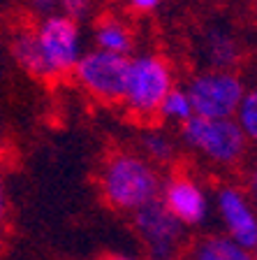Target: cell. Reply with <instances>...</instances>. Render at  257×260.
<instances>
[{
	"label": "cell",
	"instance_id": "cell-1",
	"mask_svg": "<svg viewBox=\"0 0 257 260\" xmlns=\"http://www.w3.org/2000/svg\"><path fill=\"white\" fill-rule=\"evenodd\" d=\"M97 188L109 209L132 216L137 209L160 198L162 179L156 165L141 153L114 151L102 162Z\"/></svg>",
	"mask_w": 257,
	"mask_h": 260
},
{
	"label": "cell",
	"instance_id": "cell-2",
	"mask_svg": "<svg viewBox=\"0 0 257 260\" xmlns=\"http://www.w3.org/2000/svg\"><path fill=\"white\" fill-rule=\"evenodd\" d=\"M181 140L188 149L218 168H236L248 153V137L236 119H204L190 116L181 123Z\"/></svg>",
	"mask_w": 257,
	"mask_h": 260
},
{
	"label": "cell",
	"instance_id": "cell-3",
	"mask_svg": "<svg viewBox=\"0 0 257 260\" xmlns=\"http://www.w3.org/2000/svg\"><path fill=\"white\" fill-rule=\"evenodd\" d=\"M171 88H174V77L169 63L162 56L141 54L128 65L123 105L132 116L151 121L153 116H158L162 100Z\"/></svg>",
	"mask_w": 257,
	"mask_h": 260
},
{
	"label": "cell",
	"instance_id": "cell-4",
	"mask_svg": "<svg viewBox=\"0 0 257 260\" xmlns=\"http://www.w3.org/2000/svg\"><path fill=\"white\" fill-rule=\"evenodd\" d=\"M132 228L149 260H178L186 253L188 228L171 216L160 198L134 211Z\"/></svg>",
	"mask_w": 257,
	"mask_h": 260
},
{
	"label": "cell",
	"instance_id": "cell-5",
	"mask_svg": "<svg viewBox=\"0 0 257 260\" xmlns=\"http://www.w3.org/2000/svg\"><path fill=\"white\" fill-rule=\"evenodd\" d=\"M193 116L204 119H234L246 88L232 70H209L197 75L186 88Z\"/></svg>",
	"mask_w": 257,
	"mask_h": 260
},
{
	"label": "cell",
	"instance_id": "cell-6",
	"mask_svg": "<svg viewBox=\"0 0 257 260\" xmlns=\"http://www.w3.org/2000/svg\"><path fill=\"white\" fill-rule=\"evenodd\" d=\"M128 65V56H118L95 49V51H88L77 60L72 75L81 84L84 91H88L93 98L102 100V103H123Z\"/></svg>",
	"mask_w": 257,
	"mask_h": 260
},
{
	"label": "cell",
	"instance_id": "cell-7",
	"mask_svg": "<svg viewBox=\"0 0 257 260\" xmlns=\"http://www.w3.org/2000/svg\"><path fill=\"white\" fill-rule=\"evenodd\" d=\"M40 54H42L47 77H63L75 70L79 54V28L77 21L65 14H51L35 28Z\"/></svg>",
	"mask_w": 257,
	"mask_h": 260
},
{
	"label": "cell",
	"instance_id": "cell-8",
	"mask_svg": "<svg viewBox=\"0 0 257 260\" xmlns=\"http://www.w3.org/2000/svg\"><path fill=\"white\" fill-rule=\"evenodd\" d=\"M215 211L223 223V235L248 251L257 249V209L243 188L223 184L215 190Z\"/></svg>",
	"mask_w": 257,
	"mask_h": 260
},
{
	"label": "cell",
	"instance_id": "cell-9",
	"mask_svg": "<svg viewBox=\"0 0 257 260\" xmlns=\"http://www.w3.org/2000/svg\"><path fill=\"white\" fill-rule=\"evenodd\" d=\"M160 202L167 207L171 216L186 228H199L209 218V195L197 179L186 172H176L167 181H162Z\"/></svg>",
	"mask_w": 257,
	"mask_h": 260
},
{
	"label": "cell",
	"instance_id": "cell-10",
	"mask_svg": "<svg viewBox=\"0 0 257 260\" xmlns=\"http://www.w3.org/2000/svg\"><path fill=\"white\" fill-rule=\"evenodd\" d=\"M188 255H190V260H255L252 251L234 244L223 233L202 237L193 249H190Z\"/></svg>",
	"mask_w": 257,
	"mask_h": 260
},
{
	"label": "cell",
	"instance_id": "cell-11",
	"mask_svg": "<svg viewBox=\"0 0 257 260\" xmlns=\"http://www.w3.org/2000/svg\"><path fill=\"white\" fill-rule=\"evenodd\" d=\"M204 54H206L211 70H230L241 56V49H239V42L234 40V35H230L223 28H213V30L206 32Z\"/></svg>",
	"mask_w": 257,
	"mask_h": 260
},
{
	"label": "cell",
	"instance_id": "cell-12",
	"mask_svg": "<svg viewBox=\"0 0 257 260\" xmlns=\"http://www.w3.org/2000/svg\"><path fill=\"white\" fill-rule=\"evenodd\" d=\"M12 56L23 70L32 77H42L47 79V68H44L42 54H40L38 40H35V30L23 28L12 38Z\"/></svg>",
	"mask_w": 257,
	"mask_h": 260
},
{
	"label": "cell",
	"instance_id": "cell-13",
	"mask_svg": "<svg viewBox=\"0 0 257 260\" xmlns=\"http://www.w3.org/2000/svg\"><path fill=\"white\" fill-rule=\"evenodd\" d=\"M95 40L97 49L109 51V54L128 56L132 49V32L123 21H118L116 16H104L100 19L95 28Z\"/></svg>",
	"mask_w": 257,
	"mask_h": 260
},
{
	"label": "cell",
	"instance_id": "cell-14",
	"mask_svg": "<svg viewBox=\"0 0 257 260\" xmlns=\"http://www.w3.org/2000/svg\"><path fill=\"white\" fill-rule=\"evenodd\" d=\"M141 156L153 165H167L176 158V144L160 130H146L139 137Z\"/></svg>",
	"mask_w": 257,
	"mask_h": 260
},
{
	"label": "cell",
	"instance_id": "cell-15",
	"mask_svg": "<svg viewBox=\"0 0 257 260\" xmlns=\"http://www.w3.org/2000/svg\"><path fill=\"white\" fill-rule=\"evenodd\" d=\"M158 116L169 119V121H176V123H183V121L190 119V116H193V107H190V100H188L186 91H181V88H171V91L167 93V98L162 100Z\"/></svg>",
	"mask_w": 257,
	"mask_h": 260
},
{
	"label": "cell",
	"instance_id": "cell-16",
	"mask_svg": "<svg viewBox=\"0 0 257 260\" xmlns=\"http://www.w3.org/2000/svg\"><path fill=\"white\" fill-rule=\"evenodd\" d=\"M236 123L241 125L243 135L248 137L250 144H257V88L246 91L241 105L236 109Z\"/></svg>",
	"mask_w": 257,
	"mask_h": 260
},
{
	"label": "cell",
	"instance_id": "cell-17",
	"mask_svg": "<svg viewBox=\"0 0 257 260\" xmlns=\"http://www.w3.org/2000/svg\"><path fill=\"white\" fill-rule=\"evenodd\" d=\"M58 5L63 7L65 16H70V19H81L86 12L91 10V0H58Z\"/></svg>",
	"mask_w": 257,
	"mask_h": 260
},
{
	"label": "cell",
	"instance_id": "cell-18",
	"mask_svg": "<svg viewBox=\"0 0 257 260\" xmlns=\"http://www.w3.org/2000/svg\"><path fill=\"white\" fill-rule=\"evenodd\" d=\"M243 190H246L248 200H250L252 205H255V209H257V160L248 168L246 179H243Z\"/></svg>",
	"mask_w": 257,
	"mask_h": 260
},
{
	"label": "cell",
	"instance_id": "cell-19",
	"mask_svg": "<svg viewBox=\"0 0 257 260\" xmlns=\"http://www.w3.org/2000/svg\"><path fill=\"white\" fill-rule=\"evenodd\" d=\"M7 214H10V198H7V186H5V179L0 174V233L7 223Z\"/></svg>",
	"mask_w": 257,
	"mask_h": 260
},
{
	"label": "cell",
	"instance_id": "cell-20",
	"mask_svg": "<svg viewBox=\"0 0 257 260\" xmlns=\"http://www.w3.org/2000/svg\"><path fill=\"white\" fill-rule=\"evenodd\" d=\"M30 5H32V10L38 12L40 16H51L56 12V7H58V0H30Z\"/></svg>",
	"mask_w": 257,
	"mask_h": 260
},
{
	"label": "cell",
	"instance_id": "cell-21",
	"mask_svg": "<svg viewBox=\"0 0 257 260\" xmlns=\"http://www.w3.org/2000/svg\"><path fill=\"white\" fill-rule=\"evenodd\" d=\"M130 5L139 12H151L160 5V0H130Z\"/></svg>",
	"mask_w": 257,
	"mask_h": 260
},
{
	"label": "cell",
	"instance_id": "cell-22",
	"mask_svg": "<svg viewBox=\"0 0 257 260\" xmlns=\"http://www.w3.org/2000/svg\"><path fill=\"white\" fill-rule=\"evenodd\" d=\"M93 260H137V258L130 253H121V251H107V253L97 255V258H93Z\"/></svg>",
	"mask_w": 257,
	"mask_h": 260
},
{
	"label": "cell",
	"instance_id": "cell-23",
	"mask_svg": "<svg viewBox=\"0 0 257 260\" xmlns=\"http://www.w3.org/2000/svg\"><path fill=\"white\" fill-rule=\"evenodd\" d=\"M252 10H255V19H257V0H252Z\"/></svg>",
	"mask_w": 257,
	"mask_h": 260
},
{
	"label": "cell",
	"instance_id": "cell-24",
	"mask_svg": "<svg viewBox=\"0 0 257 260\" xmlns=\"http://www.w3.org/2000/svg\"><path fill=\"white\" fill-rule=\"evenodd\" d=\"M178 260H190V255H188V253H183V255H181V258H178Z\"/></svg>",
	"mask_w": 257,
	"mask_h": 260
},
{
	"label": "cell",
	"instance_id": "cell-25",
	"mask_svg": "<svg viewBox=\"0 0 257 260\" xmlns=\"http://www.w3.org/2000/svg\"><path fill=\"white\" fill-rule=\"evenodd\" d=\"M252 255H255V260H257V249H255V251H252Z\"/></svg>",
	"mask_w": 257,
	"mask_h": 260
}]
</instances>
